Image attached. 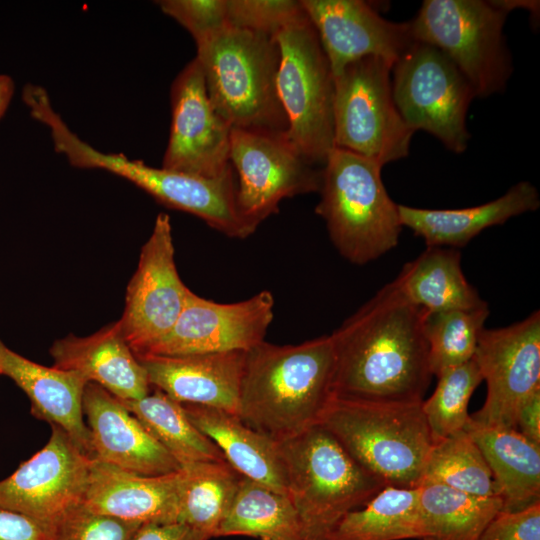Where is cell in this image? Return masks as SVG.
<instances>
[{
  "label": "cell",
  "mask_w": 540,
  "mask_h": 540,
  "mask_svg": "<svg viewBox=\"0 0 540 540\" xmlns=\"http://www.w3.org/2000/svg\"><path fill=\"white\" fill-rule=\"evenodd\" d=\"M196 47L210 102L232 128L287 132L275 37L228 24Z\"/></svg>",
  "instance_id": "3957f363"
},
{
  "label": "cell",
  "mask_w": 540,
  "mask_h": 540,
  "mask_svg": "<svg viewBox=\"0 0 540 540\" xmlns=\"http://www.w3.org/2000/svg\"><path fill=\"white\" fill-rule=\"evenodd\" d=\"M277 444L303 540H324L343 516L386 487L320 424Z\"/></svg>",
  "instance_id": "277c9868"
},
{
  "label": "cell",
  "mask_w": 540,
  "mask_h": 540,
  "mask_svg": "<svg viewBox=\"0 0 540 540\" xmlns=\"http://www.w3.org/2000/svg\"><path fill=\"white\" fill-rule=\"evenodd\" d=\"M473 357L486 381L487 395L470 420L516 429L520 404L540 389V312L506 327L484 328Z\"/></svg>",
  "instance_id": "5bb4252c"
},
{
  "label": "cell",
  "mask_w": 540,
  "mask_h": 540,
  "mask_svg": "<svg viewBox=\"0 0 540 540\" xmlns=\"http://www.w3.org/2000/svg\"><path fill=\"white\" fill-rule=\"evenodd\" d=\"M184 481L178 522L210 538L226 516L242 475L228 462H201L182 468Z\"/></svg>",
  "instance_id": "1f68e13d"
},
{
  "label": "cell",
  "mask_w": 540,
  "mask_h": 540,
  "mask_svg": "<svg viewBox=\"0 0 540 540\" xmlns=\"http://www.w3.org/2000/svg\"><path fill=\"white\" fill-rule=\"evenodd\" d=\"M119 401L173 456L181 468L201 462L226 461L216 444L190 422L182 404L164 392L156 389L138 400Z\"/></svg>",
  "instance_id": "4dcf8cb0"
},
{
  "label": "cell",
  "mask_w": 540,
  "mask_h": 540,
  "mask_svg": "<svg viewBox=\"0 0 540 540\" xmlns=\"http://www.w3.org/2000/svg\"><path fill=\"white\" fill-rule=\"evenodd\" d=\"M392 67L384 59L365 57L333 76L334 147L382 167L408 156L414 133L394 103Z\"/></svg>",
  "instance_id": "9c48e42d"
},
{
  "label": "cell",
  "mask_w": 540,
  "mask_h": 540,
  "mask_svg": "<svg viewBox=\"0 0 540 540\" xmlns=\"http://www.w3.org/2000/svg\"><path fill=\"white\" fill-rule=\"evenodd\" d=\"M46 445L0 481V507L26 515L46 528L82 503L94 458L59 426Z\"/></svg>",
  "instance_id": "9a60e30c"
},
{
  "label": "cell",
  "mask_w": 540,
  "mask_h": 540,
  "mask_svg": "<svg viewBox=\"0 0 540 540\" xmlns=\"http://www.w3.org/2000/svg\"><path fill=\"white\" fill-rule=\"evenodd\" d=\"M50 354L54 367L77 372L120 400H138L150 393L147 374L118 321L87 337L70 334L57 340Z\"/></svg>",
  "instance_id": "7402d4cb"
},
{
  "label": "cell",
  "mask_w": 540,
  "mask_h": 540,
  "mask_svg": "<svg viewBox=\"0 0 540 540\" xmlns=\"http://www.w3.org/2000/svg\"><path fill=\"white\" fill-rule=\"evenodd\" d=\"M508 12L496 1L425 0L410 22L415 41L443 52L475 96L504 90L513 67L503 28Z\"/></svg>",
  "instance_id": "52a82bcc"
},
{
  "label": "cell",
  "mask_w": 540,
  "mask_h": 540,
  "mask_svg": "<svg viewBox=\"0 0 540 540\" xmlns=\"http://www.w3.org/2000/svg\"><path fill=\"white\" fill-rule=\"evenodd\" d=\"M392 95L407 126L438 138L462 153L470 135L466 127L475 94L458 68L436 47L414 41L392 67Z\"/></svg>",
  "instance_id": "8fae6325"
},
{
  "label": "cell",
  "mask_w": 540,
  "mask_h": 540,
  "mask_svg": "<svg viewBox=\"0 0 540 540\" xmlns=\"http://www.w3.org/2000/svg\"><path fill=\"white\" fill-rule=\"evenodd\" d=\"M479 540H540V501L518 511L501 509Z\"/></svg>",
  "instance_id": "f35d334b"
},
{
  "label": "cell",
  "mask_w": 540,
  "mask_h": 540,
  "mask_svg": "<svg viewBox=\"0 0 540 540\" xmlns=\"http://www.w3.org/2000/svg\"><path fill=\"white\" fill-rule=\"evenodd\" d=\"M422 402L333 397L320 425L386 486H420L433 441Z\"/></svg>",
  "instance_id": "5b68a950"
},
{
  "label": "cell",
  "mask_w": 540,
  "mask_h": 540,
  "mask_svg": "<svg viewBox=\"0 0 540 540\" xmlns=\"http://www.w3.org/2000/svg\"><path fill=\"white\" fill-rule=\"evenodd\" d=\"M539 205L536 187L528 181H521L501 197L478 206L423 209L398 204V214L402 227H408L421 237L427 247L457 248L466 246L484 229L535 211Z\"/></svg>",
  "instance_id": "cb8c5ba5"
},
{
  "label": "cell",
  "mask_w": 540,
  "mask_h": 540,
  "mask_svg": "<svg viewBox=\"0 0 540 540\" xmlns=\"http://www.w3.org/2000/svg\"><path fill=\"white\" fill-rule=\"evenodd\" d=\"M57 149L72 165L126 178L165 206L193 214L229 238L245 239L255 232L238 212L234 170L206 178L155 168L124 154L98 151L73 132L62 135Z\"/></svg>",
  "instance_id": "30bf717a"
},
{
  "label": "cell",
  "mask_w": 540,
  "mask_h": 540,
  "mask_svg": "<svg viewBox=\"0 0 540 540\" xmlns=\"http://www.w3.org/2000/svg\"><path fill=\"white\" fill-rule=\"evenodd\" d=\"M280 50L277 90L286 114V135L311 164H324L334 148V79L308 16L276 36Z\"/></svg>",
  "instance_id": "ba28073f"
},
{
  "label": "cell",
  "mask_w": 540,
  "mask_h": 540,
  "mask_svg": "<svg viewBox=\"0 0 540 540\" xmlns=\"http://www.w3.org/2000/svg\"><path fill=\"white\" fill-rule=\"evenodd\" d=\"M129 540H209L205 534L180 522L142 524Z\"/></svg>",
  "instance_id": "60d3db41"
},
{
  "label": "cell",
  "mask_w": 540,
  "mask_h": 540,
  "mask_svg": "<svg viewBox=\"0 0 540 540\" xmlns=\"http://www.w3.org/2000/svg\"><path fill=\"white\" fill-rule=\"evenodd\" d=\"M306 16L301 1L227 0L229 25L273 37Z\"/></svg>",
  "instance_id": "d590c367"
},
{
  "label": "cell",
  "mask_w": 540,
  "mask_h": 540,
  "mask_svg": "<svg viewBox=\"0 0 540 540\" xmlns=\"http://www.w3.org/2000/svg\"><path fill=\"white\" fill-rule=\"evenodd\" d=\"M0 370L26 393L33 416L62 428L93 458L90 432L82 410L88 381L82 375L32 362L9 349L1 340Z\"/></svg>",
  "instance_id": "603a6c76"
},
{
  "label": "cell",
  "mask_w": 540,
  "mask_h": 540,
  "mask_svg": "<svg viewBox=\"0 0 540 540\" xmlns=\"http://www.w3.org/2000/svg\"><path fill=\"white\" fill-rule=\"evenodd\" d=\"M333 76L365 57L394 63L415 41L410 22L384 19L362 0H302Z\"/></svg>",
  "instance_id": "ac0fdd59"
},
{
  "label": "cell",
  "mask_w": 540,
  "mask_h": 540,
  "mask_svg": "<svg viewBox=\"0 0 540 540\" xmlns=\"http://www.w3.org/2000/svg\"><path fill=\"white\" fill-rule=\"evenodd\" d=\"M184 470L146 476L93 459L81 505L137 524L178 522Z\"/></svg>",
  "instance_id": "ffe728a7"
},
{
  "label": "cell",
  "mask_w": 540,
  "mask_h": 540,
  "mask_svg": "<svg viewBox=\"0 0 540 540\" xmlns=\"http://www.w3.org/2000/svg\"><path fill=\"white\" fill-rule=\"evenodd\" d=\"M230 163L238 175L236 204L254 230L285 198L319 192L322 169L307 161L286 132L232 128Z\"/></svg>",
  "instance_id": "7c38bea8"
},
{
  "label": "cell",
  "mask_w": 540,
  "mask_h": 540,
  "mask_svg": "<svg viewBox=\"0 0 540 540\" xmlns=\"http://www.w3.org/2000/svg\"><path fill=\"white\" fill-rule=\"evenodd\" d=\"M140 526L92 512L80 504L47 527L46 540H129Z\"/></svg>",
  "instance_id": "8d00e7d4"
},
{
  "label": "cell",
  "mask_w": 540,
  "mask_h": 540,
  "mask_svg": "<svg viewBox=\"0 0 540 540\" xmlns=\"http://www.w3.org/2000/svg\"><path fill=\"white\" fill-rule=\"evenodd\" d=\"M47 528L21 513L0 507V540H46Z\"/></svg>",
  "instance_id": "ab89813d"
},
{
  "label": "cell",
  "mask_w": 540,
  "mask_h": 540,
  "mask_svg": "<svg viewBox=\"0 0 540 540\" xmlns=\"http://www.w3.org/2000/svg\"><path fill=\"white\" fill-rule=\"evenodd\" d=\"M436 377L438 381L433 394L422 402V411L433 444L464 430L470 418V397L483 381L474 357L444 370Z\"/></svg>",
  "instance_id": "e575fe53"
},
{
  "label": "cell",
  "mask_w": 540,
  "mask_h": 540,
  "mask_svg": "<svg viewBox=\"0 0 540 540\" xmlns=\"http://www.w3.org/2000/svg\"><path fill=\"white\" fill-rule=\"evenodd\" d=\"M274 305L268 290L234 303H218L190 290L173 328L140 355L248 351L264 341L273 321Z\"/></svg>",
  "instance_id": "e0dca14e"
},
{
  "label": "cell",
  "mask_w": 540,
  "mask_h": 540,
  "mask_svg": "<svg viewBox=\"0 0 540 540\" xmlns=\"http://www.w3.org/2000/svg\"><path fill=\"white\" fill-rule=\"evenodd\" d=\"M157 4L191 34L195 43L228 25L227 0H162Z\"/></svg>",
  "instance_id": "74e56055"
},
{
  "label": "cell",
  "mask_w": 540,
  "mask_h": 540,
  "mask_svg": "<svg viewBox=\"0 0 540 540\" xmlns=\"http://www.w3.org/2000/svg\"><path fill=\"white\" fill-rule=\"evenodd\" d=\"M402 293L428 312L478 307L485 303L467 281L455 248L427 247L407 262L394 280Z\"/></svg>",
  "instance_id": "4316f807"
},
{
  "label": "cell",
  "mask_w": 540,
  "mask_h": 540,
  "mask_svg": "<svg viewBox=\"0 0 540 540\" xmlns=\"http://www.w3.org/2000/svg\"><path fill=\"white\" fill-rule=\"evenodd\" d=\"M82 410L87 418L94 459L146 476L182 469L119 399L100 385L86 384Z\"/></svg>",
  "instance_id": "d6986e66"
},
{
  "label": "cell",
  "mask_w": 540,
  "mask_h": 540,
  "mask_svg": "<svg viewBox=\"0 0 540 540\" xmlns=\"http://www.w3.org/2000/svg\"><path fill=\"white\" fill-rule=\"evenodd\" d=\"M0 374H1V370H0Z\"/></svg>",
  "instance_id": "ee69618b"
},
{
  "label": "cell",
  "mask_w": 540,
  "mask_h": 540,
  "mask_svg": "<svg viewBox=\"0 0 540 540\" xmlns=\"http://www.w3.org/2000/svg\"><path fill=\"white\" fill-rule=\"evenodd\" d=\"M464 430L490 468L502 510L518 511L540 501V446L516 429L477 425L470 418Z\"/></svg>",
  "instance_id": "484cf974"
},
{
  "label": "cell",
  "mask_w": 540,
  "mask_h": 540,
  "mask_svg": "<svg viewBox=\"0 0 540 540\" xmlns=\"http://www.w3.org/2000/svg\"><path fill=\"white\" fill-rule=\"evenodd\" d=\"M330 335L295 345L265 340L246 351L238 417L281 442L315 425L334 397Z\"/></svg>",
  "instance_id": "7a4b0ae2"
},
{
  "label": "cell",
  "mask_w": 540,
  "mask_h": 540,
  "mask_svg": "<svg viewBox=\"0 0 540 540\" xmlns=\"http://www.w3.org/2000/svg\"><path fill=\"white\" fill-rule=\"evenodd\" d=\"M395 281L330 334L334 397L372 402H421L432 374L423 321Z\"/></svg>",
  "instance_id": "6da1fadb"
},
{
  "label": "cell",
  "mask_w": 540,
  "mask_h": 540,
  "mask_svg": "<svg viewBox=\"0 0 540 540\" xmlns=\"http://www.w3.org/2000/svg\"><path fill=\"white\" fill-rule=\"evenodd\" d=\"M174 255L170 217L160 213L142 246L118 321L135 355L143 354L166 336L185 305L190 289L178 274Z\"/></svg>",
  "instance_id": "4fadbf2b"
},
{
  "label": "cell",
  "mask_w": 540,
  "mask_h": 540,
  "mask_svg": "<svg viewBox=\"0 0 540 540\" xmlns=\"http://www.w3.org/2000/svg\"><path fill=\"white\" fill-rule=\"evenodd\" d=\"M303 540L297 511L288 494L242 476L216 537Z\"/></svg>",
  "instance_id": "83f0119b"
},
{
  "label": "cell",
  "mask_w": 540,
  "mask_h": 540,
  "mask_svg": "<svg viewBox=\"0 0 540 540\" xmlns=\"http://www.w3.org/2000/svg\"><path fill=\"white\" fill-rule=\"evenodd\" d=\"M488 316L487 302L474 308L426 312L423 330L432 375L473 358Z\"/></svg>",
  "instance_id": "836d02e7"
},
{
  "label": "cell",
  "mask_w": 540,
  "mask_h": 540,
  "mask_svg": "<svg viewBox=\"0 0 540 540\" xmlns=\"http://www.w3.org/2000/svg\"><path fill=\"white\" fill-rule=\"evenodd\" d=\"M502 506L499 496H476L438 483H422L420 540H479Z\"/></svg>",
  "instance_id": "f1b7e54d"
},
{
  "label": "cell",
  "mask_w": 540,
  "mask_h": 540,
  "mask_svg": "<svg viewBox=\"0 0 540 540\" xmlns=\"http://www.w3.org/2000/svg\"><path fill=\"white\" fill-rule=\"evenodd\" d=\"M516 430L540 446V389L520 404L515 417Z\"/></svg>",
  "instance_id": "b9f144b4"
},
{
  "label": "cell",
  "mask_w": 540,
  "mask_h": 540,
  "mask_svg": "<svg viewBox=\"0 0 540 540\" xmlns=\"http://www.w3.org/2000/svg\"><path fill=\"white\" fill-rule=\"evenodd\" d=\"M381 169L378 163L337 147L323 164L315 212L325 221L334 247L353 264L373 261L399 241L398 204L386 191Z\"/></svg>",
  "instance_id": "8992f818"
},
{
  "label": "cell",
  "mask_w": 540,
  "mask_h": 540,
  "mask_svg": "<svg viewBox=\"0 0 540 540\" xmlns=\"http://www.w3.org/2000/svg\"><path fill=\"white\" fill-rule=\"evenodd\" d=\"M246 351L182 356L135 355L150 386L179 403L238 415Z\"/></svg>",
  "instance_id": "44dd1931"
},
{
  "label": "cell",
  "mask_w": 540,
  "mask_h": 540,
  "mask_svg": "<svg viewBox=\"0 0 540 540\" xmlns=\"http://www.w3.org/2000/svg\"><path fill=\"white\" fill-rule=\"evenodd\" d=\"M170 100L171 126L162 168L206 178L233 171L232 127L212 106L196 57L174 79Z\"/></svg>",
  "instance_id": "2e32d148"
},
{
  "label": "cell",
  "mask_w": 540,
  "mask_h": 540,
  "mask_svg": "<svg viewBox=\"0 0 540 540\" xmlns=\"http://www.w3.org/2000/svg\"><path fill=\"white\" fill-rule=\"evenodd\" d=\"M422 483H438L476 496H499L483 454L465 430L432 445Z\"/></svg>",
  "instance_id": "d6a6232c"
},
{
  "label": "cell",
  "mask_w": 540,
  "mask_h": 540,
  "mask_svg": "<svg viewBox=\"0 0 540 540\" xmlns=\"http://www.w3.org/2000/svg\"><path fill=\"white\" fill-rule=\"evenodd\" d=\"M181 404L190 422L216 444L237 472L288 494L277 442L247 426L236 414L204 405Z\"/></svg>",
  "instance_id": "d4e9b609"
},
{
  "label": "cell",
  "mask_w": 540,
  "mask_h": 540,
  "mask_svg": "<svg viewBox=\"0 0 540 540\" xmlns=\"http://www.w3.org/2000/svg\"><path fill=\"white\" fill-rule=\"evenodd\" d=\"M13 93V80L7 75H0V118L7 110Z\"/></svg>",
  "instance_id": "7bdbcfd3"
},
{
  "label": "cell",
  "mask_w": 540,
  "mask_h": 540,
  "mask_svg": "<svg viewBox=\"0 0 540 540\" xmlns=\"http://www.w3.org/2000/svg\"><path fill=\"white\" fill-rule=\"evenodd\" d=\"M419 487L386 486L364 506L347 513L324 540L421 539Z\"/></svg>",
  "instance_id": "f546056e"
}]
</instances>
